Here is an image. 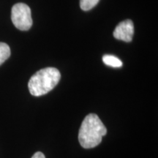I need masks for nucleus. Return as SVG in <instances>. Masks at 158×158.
Here are the masks:
<instances>
[{"label":"nucleus","mask_w":158,"mask_h":158,"mask_svg":"<svg viewBox=\"0 0 158 158\" xmlns=\"http://www.w3.org/2000/svg\"><path fill=\"white\" fill-rule=\"evenodd\" d=\"M107 129L97 114H90L84 118L78 133V141L82 147L91 149L101 143Z\"/></svg>","instance_id":"obj_1"},{"label":"nucleus","mask_w":158,"mask_h":158,"mask_svg":"<svg viewBox=\"0 0 158 158\" xmlns=\"http://www.w3.org/2000/svg\"><path fill=\"white\" fill-rule=\"evenodd\" d=\"M60 78V72L56 68H47L40 70L29 80V92L33 96L44 95L58 84Z\"/></svg>","instance_id":"obj_2"},{"label":"nucleus","mask_w":158,"mask_h":158,"mask_svg":"<svg viewBox=\"0 0 158 158\" xmlns=\"http://www.w3.org/2000/svg\"><path fill=\"white\" fill-rule=\"evenodd\" d=\"M11 19L15 27L19 30H29L32 26L31 10L26 4L18 3L13 5L11 11Z\"/></svg>","instance_id":"obj_3"},{"label":"nucleus","mask_w":158,"mask_h":158,"mask_svg":"<svg viewBox=\"0 0 158 158\" xmlns=\"http://www.w3.org/2000/svg\"><path fill=\"white\" fill-rule=\"evenodd\" d=\"M134 34V25L131 20H125L117 25L114 31V37L124 42H130Z\"/></svg>","instance_id":"obj_4"},{"label":"nucleus","mask_w":158,"mask_h":158,"mask_svg":"<svg viewBox=\"0 0 158 158\" xmlns=\"http://www.w3.org/2000/svg\"><path fill=\"white\" fill-rule=\"evenodd\" d=\"M102 61L106 65L112 68H121L122 66V61L113 55H104L102 56Z\"/></svg>","instance_id":"obj_5"},{"label":"nucleus","mask_w":158,"mask_h":158,"mask_svg":"<svg viewBox=\"0 0 158 158\" xmlns=\"http://www.w3.org/2000/svg\"><path fill=\"white\" fill-rule=\"evenodd\" d=\"M10 56V48L5 43H0V65L3 64Z\"/></svg>","instance_id":"obj_6"},{"label":"nucleus","mask_w":158,"mask_h":158,"mask_svg":"<svg viewBox=\"0 0 158 158\" xmlns=\"http://www.w3.org/2000/svg\"><path fill=\"white\" fill-rule=\"evenodd\" d=\"M100 0H80L81 8L84 11H88L95 7Z\"/></svg>","instance_id":"obj_7"},{"label":"nucleus","mask_w":158,"mask_h":158,"mask_svg":"<svg viewBox=\"0 0 158 158\" xmlns=\"http://www.w3.org/2000/svg\"><path fill=\"white\" fill-rule=\"evenodd\" d=\"M31 158H45V155L41 152H37L35 155L31 157Z\"/></svg>","instance_id":"obj_8"}]
</instances>
